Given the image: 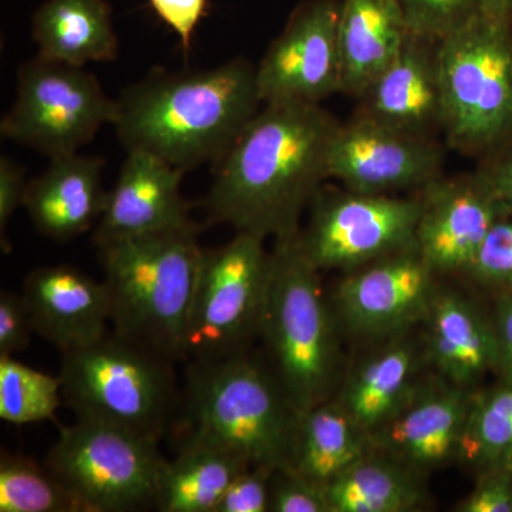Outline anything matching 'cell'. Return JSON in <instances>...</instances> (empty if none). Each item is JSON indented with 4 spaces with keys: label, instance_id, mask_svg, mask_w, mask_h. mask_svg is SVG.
I'll use <instances>...</instances> for the list:
<instances>
[{
    "label": "cell",
    "instance_id": "6da1fadb",
    "mask_svg": "<svg viewBox=\"0 0 512 512\" xmlns=\"http://www.w3.org/2000/svg\"><path fill=\"white\" fill-rule=\"evenodd\" d=\"M339 124L320 104H265L214 164L208 222L275 241L298 234L303 210L329 178Z\"/></svg>",
    "mask_w": 512,
    "mask_h": 512
},
{
    "label": "cell",
    "instance_id": "7a4b0ae2",
    "mask_svg": "<svg viewBox=\"0 0 512 512\" xmlns=\"http://www.w3.org/2000/svg\"><path fill=\"white\" fill-rule=\"evenodd\" d=\"M256 67L244 57L207 70L154 69L116 100L121 144L187 173L217 163L261 110Z\"/></svg>",
    "mask_w": 512,
    "mask_h": 512
},
{
    "label": "cell",
    "instance_id": "3957f363",
    "mask_svg": "<svg viewBox=\"0 0 512 512\" xmlns=\"http://www.w3.org/2000/svg\"><path fill=\"white\" fill-rule=\"evenodd\" d=\"M197 225L99 245L111 330L171 363L184 362L185 335L204 249Z\"/></svg>",
    "mask_w": 512,
    "mask_h": 512
},
{
    "label": "cell",
    "instance_id": "277c9868",
    "mask_svg": "<svg viewBox=\"0 0 512 512\" xmlns=\"http://www.w3.org/2000/svg\"><path fill=\"white\" fill-rule=\"evenodd\" d=\"M180 446L229 451L252 467H292L299 416L271 367L249 355L190 362Z\"/></svg>",
    "mask_w": 512,
    "mask_h": 512
},
{
    "label": "cell",
    "instance_id": "5b68a950",
    "mask_svg": "<svg viewBox=\"0 0 512 512\" xmlns=\"http://www.w3.org/2000/svg\"><path fill=\"white\" fill-rule=\"evenodd\" d=\"M298 234L275 241L259 338L272 373L302 417L330 400L338 382L339 346L338 320Z\"/></svg>",
    "mask_w": 512,
    "mask_h": 512
},
{
    "label": "cell",
    "instance_id": "8992f818",
    "mask_svg": "<svg viewBox=\"0 0 512 512\" xmlns=\"http://www.w3.org/2000/svg\"><path fill=\"white\" fill-rule=\"evenodd\" d=\"M63 402L77 420L97 421L161 440L180 406L174 363L113 330L62 353Z\"/></svg>",
    "mask_w": 512,
    "mask_h": 512
},
{
    "label": "cell",
    "instance_id": "52a82bcc",
    "mask_svg": "<svg viewBox=\"0 0 512 512\" xmlns=\"http://www.w3.org/2000/svg\"><path fill=\"white\" fill-rule=\"evenodd\" d=\"M443 137L477 160L512 143V28L477 13L439 40Z\"/></svg>",
    "mask_w": 512,
    "mask_h": 512
},
{
    "label": "cell",
    "instance_id": "ba28073f",
    "mask_svg": "<svg viewBox=\"0 0 512 512\" xmlns=\"http://www.w3.org/2000/svg\"><path fill=\"white\" fill-rule=\"evenodd\" d=\"M264 241L237 231L222 247L204 249L184 362L241 355L259 338L272 269V252H266Z\"/></svg>",
    "mask_w": 512,
    "mask_h": 512
},
{
    "label": "cell",
    "instance_id": "9c48e42d",
    "mask_svg": "<svg viewBox=\"0 0 512 512\" xmlns=\"http://www.w3.org/2000/svg\"><path fill=\"white\" fill-rule=\"evenodd\" d=\"M160 440L97 421L60 429L45 466L72 493L83 512L156 507L165 460Z\"/></svg>",
    "mask_w": 512,
    "mask_h": 512
},
{
    "label": "cell",
    "instance_id": "30bf717a",
    "mask_svg": "<svg viewBox=\"0 0 512 512\" xmlns=\"http://www.w3.org/2000/svg\"><path fill=\"white\" fill-rule=\"evenodd\" d=\"M114 116L116 100L92 73L37 55L19 69L15 103L0 133L49 158L70 156L113 124Z\"/></svg>",
    "mask_w": 512,
    "mask_h": 512
},
{
    "label": "cell",
    "instance_id": "8fae6325",
    "mask_svg": "<svg viewBox=\"0 0 512 512\" xmlns=\"http://www.w3.org/2000/svg\"><path fill=\"white\" fill-rule=\"evenodd\" d=\"M299 244L319 271L355 269L416 244L420 198L320 188Z\"/></svg>",
    "mask_w": 512,
    "mask_h": 512
},
{
    "label": "cell",
    "instance_id": "7c38bea8",
    "mask_svg": "<svg viewBox=\"0 0 512 512\" xmlns=\"http://www.w3.org/2000/svg\"><path fill=\"white\" fill-rule=\"evenodd\" d=\"M340 0H303L256 67L264 104H320L342 93Z\"/></svg>",
    "mask_w": 512,
    "mask_h": 512
},
{
    "label": "cell",
    "instance_id": "4fadbf2b",
    "mask_svg": "<svg viewBox=\"0 0 512 512\" xmlns=\"http://www.w3.org/2000/svg\"><path fill=\"white\" fill-rule=\"evenodd\" d=\"M444 158L437 138L406 133L355 113L333 136L328 175L349 191L393 195L420 191L437 180Z\"/></svg>",
    "mask_w": 512,
    "mask_h": 512
},
{
    "label": "cell",
    "instance_id": "5bb4252c",
    "mask_svg": "<svg viewBox=\"0 0 512 512\" xmlns=\"http://www.w3.org/2000/svg\"><path fill=\"white\" fill-rule=\"evenodd\" d=\"M437 272L416 244L382 256L355 269L340 282L333 313L346 330L362 336L399 332L414 320L426 318Z\"/></svg>",
    "mask_w": 512,
    "mask_h": 512
},
{
    "label": "cell",
    "instance_id": "9a60e30c",
    "mask_svg": "<svg viewBox=\"0 0 512 512\" xmlns=\"http://www.w3.org/2000/svg\"><path fill=\"white\" fill-rule=\"evenodd\" d=\"M416 245L437 274L470 271L488 231L505 210L487 180L473 173L421 188Z\"/></svg>",
    "mask_w": 512,
    "mask_h": 512
},
{
    "label": "cell",
    "instance_id": "2e32d148",
    "mask_svg": "<svg viewBox=\"0 0 512 512\" xmlns=\"http://www.w3.org/2000/svg\"><path fill=\"white\" fill-rule=\"evenodd\" d=\"M183 171L141 151L127 153L94 231V244L194 224L181 192Z\"/></svg>",
    "mask_w": 512,
    "mask_h": 512
},
{
    "label": "cell",
    "instance_id": "e0dca14e",
    "mask_svg": "<svg viewBox=\"0 0 512 512\" xmlns=\"http://www.w3.org/2000/svg\"><path fill=\"white\" fill-rule=\"evenodd\" d=\"M437 45L410 32L399 55L360 97L356 114L416 136L443 134Z\"/></svg>",
    "mask_w": 512,
    "mask_h": 512
},
{
    "label": "cell",
    "instance_id": "ac0fdd59",
    "mask_svg": "<svg viewBox=\"0 0 512 512\" xmlns=\"http://www.w3.org/2000/svg\"><path fill=\"white\" fill-rule=\"evenodd\" d=\"M22 295L35 333L62 353L92 345L110 332L106 286L74 266L33 269Z\"/></svg>",
    "mask_w": 512,
    "mask_h": 512
},
{
    "label": "cell",
    "instance_id": "d6986e66",
    "mask_svg": "<svg viewBox=\"0 0 512 512\" xmlns=\"http://www.w3.org/2000/svg\"><path fill=\"white\" fill-rule=\"evenodd\" d=\"M471 399L466 389L413 396L373 434L384 456L414 473L443 466L460 451Z\"/></svg>",
    "mask_w": 512,
    "mask_h": 512
},
{
    "label": "cell",
    "instance_id": "ffe728a7",
    "mask_svg": "<svg viewBox=\"0 0 512 512\" xmlns=\"http://www.w3.org/2000/svg\"><path fill=\"white\" fill-rule=\"evenodd\" d=\"M103 167L100 158L77 153L50 158L49 167L28 184L23 204L40 234L66 242L97 225L107 200Z\"/></svg>",
    "mask_w": 512,
    "mask_h": 512
},
{
    "label": "cell",
    "instance_id": "44dd1931",
    "mask_svg": "<svg viewBox=\"0 0 512 512\" xmlns=\"http://www.w3.org/2000/svg\"><path fill=\"white\" fill-rule=\"evenodd\" d=\"M410 35L399 0H340L342 93L359 100Z\"/></svg>",
    "mask_w": 512,
    "mask_h": 512
},
{
    "label": "cell",
    "instance_id": "7402d4cb",
    "mask_svg": "<svg viewBox=\"0 0 512 512\" xmlns=\"http://www.w3.org/2000/svg\"><path fill=\"white\" fill-rule=\"evenodd\" d=\"M426 320L427 353L453 386L467 390L497 370L493 322L466 298L436 292Z\"/></svg>",
    "mask_w": 512,
    "mask_h": 512
},
{
    "label": "cell",
    "instance_id": "603a6c76",
    "mask_svg": "<svg viewBox=\"0 0 512 512\" xmlns=\"http://www.w3.org/2000/svg\"><path fill=\"white\" fill-rule=\"evenodd\" d=\"M39 56L84 67L119 55L113 13L106 0H46L32 18Z\"/></svg>",
    "mask_w": 512,
    "mask_h": 512
},
{
    "label": "cell",
    "instance_id": "cb8c5ba5",
    "mask_svg": "<svg viewBox=\"0 0 512 512\" xmlns=\"http://www.w3.org/2000/svg\"><path fill=\"white\" fill-rule=\"evenodd\" d=\"M416 373V350L410 343H396L359 366L338 402L372 437L412 399Z\"/></svg>",
    "mask_w": 512,
    "mask_h": 512
},
{
    "label": "cell",
    "instance_id": "d4e9b609",
    "mask_svg": "<svg viewBox=\"0 0 512 512\" xmlns=\"http://www.w3.org/2000/svg\"><path fill=\"white\" fill-rule=\"evenodd\" d=\"M372 437L339 402L313 407L299 420L292 470L313 483L329 484L370 454Z\"/></svg>",
    "mask_w": 512,
    "mask_h": 512
},
{
    "label": "cell",
    "instance_id": "484cf974",
    "mask_svg": "<svg viewBox=\"0 0 512 512\" xmlns=\"http://www.w3.org/2000/svg\"><path fill=\"white\" fill-rule=\"evenodd\" d=\"M252 467L220 448L178 447V456L161 468L156 507L161 512H215L232 481Z\"/></svg>",
    "mask_w": 512,
    "mask_h": 512
},
{
    "label": "cell",
    "instance_id": "4316f807",
    "mask_svg": "<svg viewBox=\"0 0 512 512\" xmlns=\"http://www.w3.org/2000/svg\"><path fill=\"white\" fill-rule=\"evenodd\" d=\"M330 512H406L423 501L414 471L387 456L367 454L325 485Z\"/></svg>",
    "mask_w": 512,
    "mask_h": 512
},
{
    "label": "cell",
    "instance_id": "83f0119b",
    "mask_svg": "<svg viewBox=\"0 0 512 512\" xmlns=\"http://www.w3.org/2000/svg\"><path fill=\"white\" fill-rule=\"evenodd\" d=\"M458 456L485 471L512 467V384L471 400Z\"/></svg>",
    "mask_w": 512,
    "mask_h": 512
},
{
    "label": "cell",
    "instance_id": "f1b7e54d",
    "mask_svg": "<svg viewBox=\"0 0 512 512\" xmlns=\"http://www.w3.org/2000/svg\"><path fill=\"white\" fill-rule=\"evenodd\" d=\"M0 512H83L49 470L22 454L0 460Z\"/></svg>",
    "mask_w": 512,
    "mask_h": 512
},
{
    "label": "cell",
    "instance_id": "f546056e",
    "mask_svg": "<svg viewBox=\"0 0 512 512\" xmlns=\"http://www.w3.org/2000/svg\"><path fill=\"white\" fill-rule=\"evenodd\" d=\"M62 402L59 376L46 375L13 356H0V419L15 426L50 420Z\"/></svg>",
    "mask_w": 512,
    "mask_h": 512
},
{
    "label": "cell",
    "instance_id": "4dcf8cb0",
    "mask_svg": "<svg viewBox=\"0 0 512 512\" xmlns=\"http://www.w3.org/2000/svg\"><path fill=\"white\" fill-rule=\"evenodd\" d=\"M414 35L439 40L478 13L477 0H399Z\"/></svg>",
    "mask_w": 512,
    "mask_h": 512
},
{
    "label": "cell",
    "instance_id": "1f68e13d",
    "mask_svg": "<svg viewBox=\"0 0 512 512\" xmlns=\"http://www.w3.org/2000/svg\"><path fill=\"white\" fill-rule=\"evenodd\" d=\"M468 275L500 293H512V214L504 212L494 222Z\"/></svg>",
    "mask_w": 512,
    "mask_h": 512
},
{
    "label": "cell",
    "instance_id": "d6a6232c",
    "mask_svg": "<svg viewBox=\"0 0 512 512\" xmlns=\"http://www.w3.org/2000/svg\"><path fill=\"white\" fill-rule=\"evenodd\" d=\"M274 512H330L325 487L293 471L279 468L271 480V503Z\"/></svg>",
    "mask_w": 512,
    "mask_h": 512
},
{
    "label": "cell",
    "instance_id": "836d02e7",
    "mask_svg": "<svg viewBox=\"0 0 512 512\" xmlns=\"http://www.w3.org/2000/svg\"><path fill=\"white\" fill-rule=\"evenodd\" d=\"M275 471L269 467H249L232 481L215 512L269 511L271 480Z\"/></svg>",
    "mask_w": 512,
    "mask_h": 512
},
{
    "label": "cell",
    "instance_id": "e575fe53",
    "mask_svg": "<svg viewBox=\"0 0 512 512\" xmlns=\"http://www.w3.org/2000/svg\"><path fill=\"white\" fill-rule=\"evenodd\" d=\"M32 318L22 293H0V356L25 352L32 340Z\"/></svg>",
    "mask_w": 512,
    "mask_h": 512
},
{
    "label": "cell",
    "instance_id": "d590c367",
    "mask_svg": "<svg viewBox=\"0 0 512 512\" xmlns=\"http://www.w3.org/2000/svg\"><path fill=\"white\" fill-rule=\"evenodd\" d=\"M458 511L512 512V467L488 470Z\"/></svg>",
    "mask_w": 512,
    "mask_h": 512
},
{
    "label": "cell",
    "instance_id": "8d00e7d4",
    "mask_svg": "<svg viewBox=\"0 0 512 512\" xmlns=\"http://www.w3.org/2000/svg\"><path fill=\"white\" fill-rule=\"evenodd\" d=\"M208 0H150L151 8L190 52L192 36L207 10Z\"/></svg>",
    "mask_w": 512,
    "mask_h": 512
},
{
    "label": "cell",
    "instance_id": "74e56055",
    "mask_svg": "<svg viewBox=\"0 0 512 512\" xmlns=\"http://www.w3.org/2000/svg\"><path fill=\"white\" fill-rule=\"evenodd\" d=\"M26 174L22 165L9 157L0 158V234L2 244L12 215L25 204Z\"/></svg>",
    "mask_w": 512,
    "mask_h": 512
},
{
    "label": "cell",
    "instance_id": "f35d334b",
    "mask_svg": "<svg viewBox=\"0 0 512 512\" xmlns=\"http://www.w3.org/2000/svg\"><path fill=\"white\" fill-rule=\"evenodd\" d=\"M478 161L476 170L493 188L505 212L512 214V143Z\"/></svg>",
    "mask_w": 512,
    "mask_h": 512
},
{
    "label": "cell",
    "instance_id": "ab89813d",
    "mask_svg": "<svg viewBox=\"0 0 512 512\" xmlns=\"http://www.w3.org/2000/svg\"><path fill=\"white\" fill-rule=\"evenodd\" d=\"M497 370L503 382L512 384V293L501 292L495 302L493 318Z\"/></svg>",
    "mask_w": 512,
    "mask_h": 512
},
{
    "label": "cell",
    "instance_id": "60d3db41",
    "mask_svg": "<svg viewBox=\"0 0 512 512\" xmlns=\"http://www.w3.org/2000/svg\"><path fill=\"white\" fill-rule=\"evenodd\" d=\"M478 13L484 18L512 28V0H477Z\"/></svg>",
    "mask_w": 512,
    "mask_h": 512
}]
</instances>
